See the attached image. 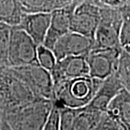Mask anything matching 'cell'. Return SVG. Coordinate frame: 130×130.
I'll list each match as a JSON object with an SVG mask.
<instances>
[{
  "instance_id": "obj_1",
  "label": "cell",
  "mask_w": 130,
  "mask_h": 130,
  "mask_svg": "<svg viewBox=\"0 0 130 130\" xmlns=\"http://www.w3.org/2000/svg\"><path fill=\"white\" fill-rule=\"evenodd\" d=\"M102 82V79L93 78L90 75L53 82L54 101L59 106H85L90 102Z\"/></svg>"
},
{
  "instance_id": "obj_2",
  "label": "cell",
  "mask_w": 130,
  "mask_h": 130,
  "mask_svg": "<svg viewBox=\"0 0 130 130\" xmlns=\"http://www.w3.org/2000/svg\"><path fill=\"white\" fill-rule=\"evenodd\" d=\"M54 103L53 100L36 98L5 116L12 130H42Z\"/></svg>"
},
{
  "instance_id": "obj_3",
  "label": "cell",
  "mask_w": 130,
  "mask_h": 130,
  "mask_svg": "<svg viewBox=\"0 0 130 130\" xmlns=\"http://www.w3.org/2000/svg\"><path fill=\"white\" fill-rule=\"evenodd\" d=\"M36 98L28 86L11 72L9 67H0V109L4 116Z\"/></svg>"
},
{
  "instance_id": "obj_4",
  "label": "cell",
  "mask_w": 130,
  "mask_h": 130,
  "mask_svg": "<svg viewBox=\"0 0 130 130\" xmlns=\"http://www.w3.org/2000/svg\"><path fill=\"white\" fill-rule=\"evenodd\" d=\"M122 16L119 6L101 5L93 49L121 47L119 40Z\"/></svg>"
},
{
  "instance_id": "obj_5",
  "label": "cell",
  "mask_w": 130,
  "mask_h": 130,
  "mask_svg": "<svg viewBox=\"0 0 130 130\" xmlns=\"http://www.w3.org/2000/svg\"><path fill=\"white\" fill-rule=\"evenodd\" d=\"M9 68L15 77L28 86L36 97L54 101L51 72L39 64Z\"/></svg>"
},
{
  "instance_id": "obj_6",
  "label": "cell",
  "mask_w": 130,
  "mask_h": 130,
  "mask_svg": "<svg viewBox=\"0 0 130 130\" xmlns=\"http://www.w3.org/2000/svg\"><path fill=\"white\" fill-rule=\"evenodd\" d=\"M37 49V44L23 30L12 26L8 51V67L38 64Z\"/></svg>"
},
{
  "instance_id": "obj_7",
  "label": "cell",
  "mask_w": 130,
  "mask_h": 130,
  "mask_svg": "<svg viewBox=\"0 0 130 130\" xmlns=\"http://www.w3.org/2000/svg\"><path fill=\"white\" fill-rule=\"evenodd\" d=\"M99 0H84L75 4L71 17L70 31L94 39L100 20Z\"/></svg>"
},
{
  "instance_id": "obj_8",
  "label": "cell",
  "mask_w": 130,
  "mask_h": 130,
  "mask_svg": "<svg viewBox=\"0 0 130 130\" xmlns=\"http://www.w3.org/2000/svg\"><path fill=\"white\" fill-rule=\"evenodd\" d=\"M123 48L92 49L85 56L88 65L89 75L99 79H105L117 70Z\"/></svg>"
},
{
  "instance_id": "obj_9",
  "label": "cell",
  "mask_w": 130,
  "mask_h": 130,
  "mask_svg": "<svg viewBox=\"0 0 130 130\" xmlns=\"http://www.w3.org/2000/svg\"><path fill=\"white\" fill-rule=\"evenodd\" d=\"M93 39L70 31L56 42L52 51L56 61L68 56H86L93 49Z\"/></svg>"
},
{
  "instance_id": "obj_10",
  "label": "cell",
  "mask_w": 130,
  "mask_h": 130,
  "mask_svg": "<svg viewBox=\"0 0 130 130\" xmlns=\"http://www.w3.org/2000/svg\"><path fill=\"white\" fill-rule=\"evenodd\" d=\"M75 4L70 5L51 12V21L43 46L52 51L56 42L61 36L70 32L71 17Z\"/></svg>"
},
{
  "instance_id": "obj_11",
  "label": "cell",
  "mask_w": 130,
  "mask_h": 130,
  "mask_svg": "<svg viewBox=\"0 0 130 130\" xmlns=\"http://www.w3.org/2000/svg\"><path fill=\"white\" fill-rule=\"evenodd\" d=\"M51 74L53 82L89 75L86 58L83 56H68L56 61Z\"/></svg>"
},
{
  "instance_id": "obj_12",
  "label": "cell",
  "mask_w": 130,
  "mask_h": 130,
  "mask_svg": "<svg viewBox=\"0 0 130 130\" xmlns=\"http://www.w3.org/2000/svg\"><path fill=\"white\" fill-rule=\"evenodd\" d=\"M123 88L116 71L103 79L100 88L86 106L95 111L106 112L109 103Z\"/></svg>"
},
{
  "instance_id": "obj_13",
  "label": "cell",
  "mask_w": 130,
  "mask_h": 130,
  "mask_svg": "<svg viewBox=\"0 0 130 130\" xmlns=\"http://www.w3.org/2000/svg\"><path fill=\"white\" fill-rule=\"evenodd\" d=\"M51 21V12L23 13L17 25L32 38L37 46L43 45Z\"/></svg>"
},
{
  "instance_id": "obj_14",
  "label": "cell",
  "mask_w": 130,
  "mask_h": 130,
  "mask_svg": "<svg viewBox=\"0 0 130 130\" xmlns=\"http://www.w3.org/2000/svg\"><path fill=\"white\" fill-rule=\"evenodd\" d=\"M106 112L119 124H130V93L122 89L109 103Z\"/></svg>"
},
{
  "instance_id": "obj_15",
  "label": "cell",
  "mask_w": 130,
  "mask_h": 130,
  "mask_svg": "<svg viewBox=\"0 0 130 130\" xmlns=\"http://www.w3.org/2000/svg\"><path fill=\"white\" fill-rule=\"evenodd\" d=\"M23 13L51 12L70 5L72 0H19Z\"/></svg>"
},
{
  "instance_id": "obj_16",
  "label": "cell",
  "mask_w": 130,
  "mask_h": 130,
  "mask_svg": "<svg viewBox=\"0 0 130 130\" xmlns=\"http://www.w3.org/2000/svg\"><path fill=\"white\" fill-rule=\"evenodd\" d=\"M23 14L19 0H0V22L17 26L20 23Z\"/></svg>"
},
{
  "instance_id": "obj_17",
  "label": "cell",
  "mask_w": 130,
  "mask_h": 130,
  "mask_svg": "<svg viewBox=\"0 0 130 130\" xmlns=\"http://www.w3.org/2000/svg\"><path fill=\"white\" fill-rule=\"evenodd\" d=\"M103 113L93 111L88 107H80L74 120V130H92Z\"/></svg>"
},
{
  "instance_id": "obj_18",
  "label": "cell",
  "mask_w": 130,
  "mask_h": 130,
  "mask_svg": "<svg viewBox=\"0 0 130 130\" xmlns=\"http://www.w3.org/2000/svg\"><path fill=\"white\" fill-rule=\"evenodd\" d=\"M12 26L0 22V67H8V51Z\"/></svg>"
},
{
  "instance_id": "obj_19",
  "label": "cell",
  "mask_w": 130,
  "mask_h": 130,
  "mask_svg": "<svg viewBox=\"0 0 130 130\" xmlns=\"http://www.w3.org/2000/svg\"><path fill=\"white\" fill-rule=\"evenodd\" d=\"M116 74L123 88L130 93V55L124 49L121 51Z\"/></svg>"
},
{
  "instance_id": "obj_20",
  "label": "cell",
  "mask_w": 130,
  "mask_h": 130,
  "mask_svg": "<svg viewBox=\"0 0 130 130\" xmlns=\"http://www.w3.org/2000/svg\"><path fill=\"white\" fill-rule=\"evenodd\" d=\"M119 8L122 16V24L120 30V44L122 48L130 45V6L122 3Z\"/></svg>"
},
{
  "instance_id": "obj_21",
  "label": "cell",
  "mask_w": 130,
  "mask_h": 130,
  "mask_svg": "<svg viewBox=\"0 0 130 130\" xmlns=\"http://www.w3.org/2000/svg\"><path fill=\"white\" fill-rule=\"evenodd\" d=\"M60 130H74V120L79 108L59 106Z\"/></svg>"
},
{
  "instance_id": "obj_22",
  "label": "cell",
  "mask_w": 130,
  "mask_h": 130,
  "mask_svg": "<svg viewBox=\"0 0 130 130\" xmlns=\"http://www.w3.org/2000/svg\"><path fill=\"white\" fill-rule=\"evenodd\" d=\"M37 59L38 63L49 72L53 70L56 62L53 51L43 45L38 46Z\"/></svg>"
},
{
  "instance_id": "obj_23",
  "label": "cell",
  "mask_w": 130,
  "mask_h": 130,
  "mask_svg": "<svg viewBox=\"0 0 130 130\" xmlns=\"http://www.w3.org/2000/svg\"><path fill=\"white\" fill-rule=\"evenodd\" d=\"M42 130H60L59 107L54 101Z\"/></svg>"
},
{
  "instance_id": "obj_24",
  "label": "cell",
  "mask_w": 130,
  "mask_h": 130,
  "mask_svg": "<svg viewBox=\"0 0 130 130\" xmlns=\"http://www.w3.org/2000/svg\"><path fill=\"white\" fill-rule=\"evenodd\" d=\"M120 128L119 122L110 116L106 112H103L99 121L92 130H118Z\"/></svg>"
},
{
  "instance_id": "obj_25",
  "label": "cell",
  "mask_w": 130,
  "mask_h": 130,
  "mask_svg": "<svg viewBox=\"0 0 130 130\" xmlns=\"http://www.w3.org/2000/svg\"><path fill=\"white\" fill-rule=\"evenodd\" d=\"M103 5H108V6H112V7H117L120 6L122 2L120 0H99Z\"/></svg>"
},
{
  "instance_id": "obj_26",
  "label": "cell",
  "mask_w": 130,
  "mask_h": 130,
  "mask_svg": "<svg viewBox=\"0 0 130 130\" xmlns=\"http://www.w3.org/2000/svg\"><path fill=\"white\" fill-rule=\"evenodd\" d=\"M1 130H12V128H11V126H9V123L6 120L5 117L3 118L2 123V129H1Z\"/></svg>"
},
{
  "instance_id": "obj_27",
  "label": "cell",
  "mask_w": 130,
  "mask_h": 130,
  "mask_svg": "<svg viewBox=\"0 0 130 130\" xmlns=\"http://www.w3.org/2000/svg\"><path fill=\"white\" fill-rule=\"evenodd\" d=\"M124 130H130V124H120Z\"/></svg>"
},
{
  "instance_id": "obj_28",
  "label": "cell",
  "mask_w": 130,
  "mask_h": 130,
  "mask_svg": "<svg viewBox=\"0 0 130 130\" xmlns=\"http://www.w3.org/2000/svg\"><path fill=\"white\" fill-rule=\"evenodd\" d=\"M123 49H124L129 55H130V45L129 46H127L124 47V48H123Z\"/></svg>"
},
{
  "instance_id": "obj_29",
  "label": "cell",
  "mask_w": 130,
  "mask_h": 130,
  "mask_svg": "<svg viewBox=\"0 0 130 130\" xmlns=\"http://www.w3.org/2000/svg\"><path fill=\"white\" fill-rule=\"evenodd\" d=\"M83 1H84V0H72V2L77 5V4H78V3L81 2H83Z\"/></svg>"
},
{
  "instance_id": "obj_30",
  "label": "cell",
  "mask_w": 130,
  "mask_h": 130,
  "mask_svg": "<svg viewBox=\"0 0 130 130\" xmlns=\"http://www.w3.org/2000/svg\"><path fill=\"white\" fill-rule=\"evenodd\" d=\"M124 3H126V4H127L128 5H129L130 6V0H127L126 2H124Z\"/></svg>"
},
{
  "instance_id": "obj_31",
  "label": "cell",
  "mask_w": 130,
  "mask_h": 130,
  "mask_svg": "<svg viewBox=\"0 0 130 130\" xmlns=\"http://www.w3.org/2000/svg\"><path fill=\"white\" fill-rule=\"evenodd\" d=\"M126 1H127V0H120V2H122V3H124V2H126Z\"/></svg>"
},
{
  "instance_id": "obj_32",
  "label": "cell",
  "mask_w": 130,
  "mask_h": 130,
  "mask_svg": "<svg viewBox=\"0 0 130 130\" xmlns=\"http://www.w3.org/2000/svg\"><path fill=\"white\" fill-rule=\"evenodd\" d=\"M118 130H124V129H123V128L121 127V126H120V128H119V129H118Z\"/></svg>"
}]
</instances>
